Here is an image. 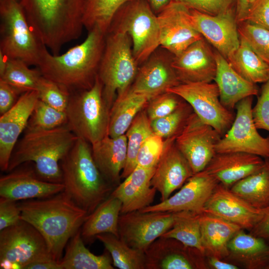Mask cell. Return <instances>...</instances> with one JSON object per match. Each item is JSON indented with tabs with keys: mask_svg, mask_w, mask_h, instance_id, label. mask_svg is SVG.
Segmentation results:
<instances>
[{
	"mask_svg": "<svg viewBox=\"0 0 269 269\" xmlns=\"http://www.w3.org/2000/svg\"><path fill=\"white\" fill-rule=\"evenodd\" d=\"M121 208V201L110 195L87 216L81 228L82 238L91 240L104 233L119 237L118 222Z\"/></svg>",
	"mask_w": 269,
	"mask_h": 269,
	"instance_id": "cell-31",
	"label": "cell"
},
{
	"mask_svg": "<svg viewBox=\"0 0 269 269\" xmlns=\"http://www.w3.org/2000/svg\"><path fill=\"white\" fill-rule=\"evenodd\" d=\"M177 212L135 211L120 214L119 238L130 247L144 253L155 240L173 226Z\"/></svg>",
	"mask_w": 269,
	"mask_h": 269,
	"instance_id": "cell-13",
	"label": "cell"
},
{
	"mask_svg": "<svg viewBox=\"0 0 269 269\" xmlns=\"http://www.w3.org/2000/svg\"><path fill=\"white\" fill-rule=\"evenodd\" d=\"M171 66L180 83L212 82L217 71L215 52L203 38L174 56Z\"/></svg>",
	"mask_w": 269,
	"mask_h": 269,
	"instance_id": "cell-22",
	"label": "cell"
},
{
	"mask_svg": "<svg viewBox=\"0 0 269 269\" xmlns=\"http://www.w3.org/2000/svg\"><path fill=\"white\" fill-rule=\"evenodd\" d=\"M132 0H87L83 15L84 27L88 31L97 27L105 34L118 10Z\"/></svg>",
	"mask_w": 269,
	"mask_h": 269,
	"instance_id": "cell-39",
	"label": "cell"
},
{
	"mask_svg": "<svg viewBox=\"0 0 269 269\" xmlns=\"http://www.w3.org/2000/svg\"><path fill=\"white\" fill-rule=\"evenodd\" d=\"M155 168L137 165L113 190L110 195L122 203L121 214L140 211L151 205L156 191L151 184Z\"/></svg>",
	"mask_w": 269,
	"mask_h": 269,
	"instance_id": "cell-25",
	"label": "cell"
},
{
	"mask_svg": "<svg viewBox=\"0 0 269 269\" xmlns=\"http://www.w3.org/2000/svg\"><path fill=\"white\" fill-rule=\"evenodd\" d=\"M238 49L227 60L233 69L247 81L254 84L265 83L269 79V65L240 37Z\"/></svg>",
	"mask_w": 269,
	"mask_h": 269,
	"instance_id": "cell-35",
	"label": "cell"
},
{
	"mask_svg": "<svg viewBox=\"0 0 269 269\" xmlns=\"http://www.w3.org/2000/svg\"><path fill=\"white\" fill-rule=\"evenodd\" d=\"M8 58L0 51V77L3 75L7 67Z\"/></svg>",
	"mask_w": 269,
	"mask_h": 269,
	"instance_id": "cell-57",
	"label": "cell"
},
{
	"mask_svg": "<svg viewBox=\"0 0 269 269\" xmlns=\"http://www.w3.org/2000/svg\"><path fill=\"white\" fill-rule=\"evenodd\" d=\"M33 31L58 55L66 43L78 39L84 27L87 0H17Z\"/></svg>",
	"mask_w": 269,
	"mask_h": 269,
	"instance_id": "cell-3",
	"label": "cell"
},
{
	"mask_svg": "<svg viewBox=\"0 0 269 269\" xmlns=\"http://www.w3.org/2000/svg\"><path fill=\"white\" fill-rule=\"evenodd\" d=\"M194 249L175 239L160 237L144 252L145 269H195Z\"/></svg>",
	"mask_w": 269,
	"mask_h": 269,
	"instance_id": "cell-26",
	"label": "cell"
},
{
	"mask_svg": "<svg viewBox=\"0 0 269 269\" xmlns=\"http://www.w3.org/2000/svg\"><path fill=\"white\" fill-rule=\"evenodd\" d=\"M153 133L146 111H141L125 134L127 138V159L121 177L126 178L136 167L139 149L145 140Z\"/></svg>",
	"mask_w": 269,
	"mask_h": 269,
	"instance_id": "cell-38",
	"label": "cell"
},
{
	"mask_svg": "<svg viewBox=\"0 0 269 269\" xmlns=\"http://www.w3.org/2000/svg\"><path fill=\"white\" fill-rule=\"evenodd\" d=\"M199 221L205 253L220 259L229 256L228 243L242 228L221 218L205 213L199 215Z\"/></svg>",
	"mask_w": 269,
	"mask_h": 269,
	"instance_id": "cell-29",
	"label": "cell"
},
{
	"mask_svg": "<svg viewBox=\"0 0 269 269\" xmlns=\"http://www.w3.org/2000/svg\"><path fill=\"white\" fill-rule=\"evenodd\" d=\"M230 190L253 207H269V157L264 158L262 167L234 184Z\"/></svg>",
	"mask_w": 269,
	"mask_h": 269,
	"instance_id": "cell-34",
	"label": "cell"
},
{
	"mask_svg": "<svg viewBox=\"0 0 269 269\" xmlns=\"http://www.w3.org/2000/svg\"><path fill=\"white\" fill-rule=\"evenodd\" d=\"M181 98L166 92L151 99L147 104L146 113L150 121L167 116L180 105Z\"/></svg>",
	"mask_w": 269,
	"mask_h": 269,
	"instance_id": "cell-46",
	"label": "cell"
},
{
	"mask_svg": "<svg viewBox=\"0 0 269 269\" xmlns=\"http://www.w3.org/2000/svg\"><path fill=\"white\" fill-rule=\"evenodd\" d=\"M0 51L8 59L38 66L47 48L17 0H0Z\"/></svg>",
	"mask_w": 269,
	"mask_h": 269,
	"instance_id": "cell-7",
	"label": "cell"
},
{
	"mask_svg": "<svg viewBox=\"0 0 269 269\" xmlns=\"http://www.w3.org/2000/svg\"><path fill=\"white\" fill-rule=\"evenodd\" d=\"M175 137L166 139L163 153L151 180V185L160 194L161 201L168 199L194 175L187 160L175 144Z\"/></svg>",
	"mask_w": 269,
	"mask_h": 269,
	"instance_id": "cell-23",
	"label": "cell"
},
{
	"mask_svg": "<svg viewBox=\"0 0 269 269\" xmlns=\"http://www.w3.org/2000/svg\"><path fill=\"white\" fill-rule=\"evenodd\" d=\"M166 139L153 133L141 146L137 156V165L151 168H155L165 148Z\"/></svg>",
	"mask_w": 269,
	"mask_h": 269,
	"instance_id": "cell-45",
	"label": "cell"
},
{
	"mask_svg": "<svg viewBox=\"0 0 269 269\" xmlns=\"http://www.w3.org/2000/svg\"><path fill=\"white\" fill-rule=\"evenodd\" d=\"M25 269H61L59 262L55 261H41L28 265Z\"/></svg>",
	"mask_w": 269,
	"mask_h": 269,
	"instance_id": "cell-54",
	"label": "cell"
},
{
	"mask_svg": "<svg viewBox=\"0 0 269 269\" xmlns=\"http://www.w3.org/2000/svg\"><path fill=\"white\" fill-rule=\"evenodd\" d=\"M253 97L244 98L236 105L234 122L219 141L216 152H243L264 158L269 157V136H261L254 122Z\"/></svg>",
	"mask_w": 269,
	"mask_h": 269,
	"instance_id": "cell-12",
	"label": "cell"
},
{
	"mask_svg": "<svg viewBox=\"0 0 269 269\" xmlns=\"http://www.w3.org/2000/svg\"><path fill=\"white\" fill-rule=\"evenodd\" d=\"M254 0H236L235 15L237 23L245 20L250 5Z\"/></svg>",
	"mask_w": 269,
	"mask_h": 269,
	"instance_id": "cell-52",
	"label": "cell"
},
{
	"mask_svg": "<svg viewBox=\"0 0 269 269\" xmlns=\"http://www.w3.org/2000/svg\"><path fill=\"white\" fill-rule=\"evenodd\" d=\"M229 256L247 269H267L269 264V246L265 239L246 233L243 229L228 243Z\"/></svg>",
	"mask_w": 269,
	"mask_h": 269,
	"instance_id": "cell-30",
	"label": "cell"
},
{
	"mask_svg": "<svg viewBox=\"0 0 269 269\" xmlns=\"http://www.w3.org/2000/svg\"><path fill=\"white\" fill-rule=\"evenodd\" d=\"M193 111L188 103L182 102L170 114L150 121L153 133L164 139L176 137L183 129Z\"/></svg>",
	"mask_w": 269,
	"mask_h": 269,
	"instance_id": "cell-41",
	"label": "cell"
},
{
	"mask_svg": "<svg viewBox=\"0 0 269 269\" xmlns=\"http://www.w3.org/2000/svg\"><path fill=\"white\" fill-rule=\"evenodd\" d=\"M209 265L215 269H238L235 265L221 261V259L213 256H210L208 259Z\"/></svg>",
	"mask_w": 269,
	"mask_h": 269,
	"instance_id": "cell-55",
	"label": "cell"
},
{
	"mask_svg": "<svg viewBox=\"0 0 269 269\" xmlns=\"http://www.w3.org/2000/svg\"><path fill=\"white\" fill-rule=\"evenodd\" d=\"M138 65L130 36L124 32L108 31L98 75L103 87L104 100L110 110L115 100L129 90Z\"/></svg>",
	"mask_w": 269,
	"mask_h": 269,
	"instance_id": "cell-6",
	"label": "cell"
},
{
	"mask_svg": "<svg viewBox=\"0 0 269 269\" xmlns=\"http://www.w3.org/2000/svg\"><path fill=\"white\" fill-rule=\"evenodd\" d=\"M264 163L262 157L253 154L216 152L202 172L230 188L237 182L258 171Z\"/></svg>",
	"mask_w": 269,
	"mask_h": 269,
	"instance_id": "cell-24",
	"label": "cell"
},
{
	"mask_svg": "<svg viewBox=\"0 0 269 269\" xmlns=\"http://www.w3.org/2000/svg\"><path fill=\"white\" fill-rule=\"evenodd\" d=\"M17 204L21 220L38 230L52 257L58 262L67 243L88 215L64 191L47 198L23 200Z\"/></svg>",
	"mask_w": 269,
	"mask_h": 269,
	"instance_id": "cell-1",
	"label": "cell"
},
{
	"mask_svg": "<svg viewBox=\"0 0 269 269\" xmlns=\"http://www.w3.org/2000/svg\"><path fill=\"white\" fill-rule=\"evenodd\" d=\"M39 99L37 91L23 93L15 105L0 117V168L6 172L18 138L25 130Z\"/></svg>",
	"mask_w": 269,
	"mask_h": 269,
	"instance_id": "cell-20",
	"label": "cell"
},
{
	"mask_svg": "<svg viewBox=\"0 0 269 269\" xmlns=\"http://www.w3.org/2000/svg\"><path fill=\"white\" fill-rule=\"evenodd\" d=\"M60 167L63 191L88 215L113 191L95 162L91 146L83 138L78 137Z\"/></svg>",
	"mask_w": 269,
	"mask_h": 269,
	"instance_id": "cell-5",
	"label": "cell"
},
{
	"mask_svg": "<svg viewBox=\"0 0 269 269\" xmlns=\"http://www.w3.org/2000/svg\"><path fill=\"white\" fill-rule=\"evenodd\" d=\"M62 183L43 180L35 168H19L0 178V198L15 201L44 198L63 191Z\"/></svg>",
	"mask_w": 269,
	"mask_h": 269,
	"instance_id": "cell-21",
	"label": "cell"
},
{
	"mask_svg": "<svg viewBox=\"0 0 269 269\" xmlns=\"http://www.w3.org/2000/svg\"><path fill=\"white\" fill-rule=\"evenodd\" d=\"M25 131L13 149L6 172L32 162L40 178L50 182L62 183L60 161L78 137L67 124L50 130Z\"/></svg>",
	"mask_w": 269,
	"mask_h": 269,
	"instance_id": "cell-4",
	"label": "cell"
},
{
	"mask_svg": "<svg viewBox=\"0 0 269 269\" xmlns=\"http://www.w3.org/2000/svg\"><path fill=\"white\" fill-rule=\"evenodd\" d=\"M267 269H269V265L268 266Z\"/></svg>",
	"mask_w": 269,
	"mask_h": 269,
	"instance_id": "cell-58",
	"label": "cell"
},
{
	"mask_svg": "<svg viewBox=\"0 0 269 269\" xmlns=\"http://www.w3.org/2000/svg\"><path fill=\"white\" fill-rule=\"evenodd\" d=\"M59 261L61 269H114L108 252L101 255L91 253L85 246L81 229L70 239Z\"/></svg>",
	"mask_w": 269,
	"mask_h": 269,
	"instance_id": "cell-32",
	"label": "cell"
},
{
	"mask_svg": "<svg viewBox=\"0 0 269 269\" xmlns=\"http://www.w3.org/2000/svg\"><path fill=\"white\" fill-rule=\"evenodd\" d=\"M190 9L194 28L227 60L240 43L235 13L231 9L214 15Z\"/></svg>",
	"mask_w": 269,
	"mask_h": 269,
	"instance_id": "cell-18",
	"label": "cell"
},
{
	"mask_svg": "<svg viewBox=\"0 0 269 269\" xmlns=\"http://www.w3.org/2000/svg\"><path fill=\"white\" fill-rule=\"evenodd\" d=\"M251 234L263 238L269 239V215L258 224L252 230Z\"/></svg>",
	"mask_w": 269,
	"mask_h": 269,
	"instance_id": "cell-53",
	"label": "cell"
},
{
	"mask_svg": "<svg viewBox=\"0 0 269 269\" xmlns=\"http://www.w3.org/2000/svg\"><path fill=\"white\" fill-rule=\"evenodd\" d=\"M221 137L218 132L203 122L193 112L176 136L175 143L195 174L203 171L210 162Z\"/></svg>",
	"mask_w": 269,
	"mask_h": 269,
	"instance_id": "cell-14",
	"label": "cell"
},
{
	"mask_svg": "<svg viewBox=\"0 0 269 269\" xmlns=\"http://www.w3.org/2000/svg\"><path fill=\"white\" fill-rule=\"evenodd\" d=\"M215 54L217 71L214 81L218 87L220 100L224 107L232 111L243 99L258 95L259 89L256 84L241 77L217 51Z\"/></svg>",
	"mask_w": 269,
	"mask_h": 269,
	"instance_id": "cell-27",
	"label": "cell"
},
{
	"mask_svg": "<svg viewBox=\"0 0 269 269\" xmlns=\"http://www.w3.org/2000/svg\"><path fill=\"white\" fill-rule=\"evenodd\" d=\"M149 101L144 95L130 91L116 100L110 110L108 135L115 137L125 134L134 118Z\"/></svg>",
	"mask_w": 269,
	"mask_h": 269,
	"instance_id": "cell-33",
	"label": "cell"
},
{
	"mask_svg": "<svg viewBox=\"0 0 269 269\" xmlns=\"http://www.w3.org/2000/svg\"><path fill=\"white\" fill-rule=\"evenodd\" d=\"M109 253L115 267L120 269H145L144 253L134 249L115 235L104 233L95 237Z\"/></svg>",
	"mask_w": 269,
	"mask_h": 269,
	"instance_id": "cell-36",
	"label": "cell"
},
{
	"mask_svg": "<svg viewBox=\"0 0 269 269\" xmlns=\"http://www.w3.org/2000/svg\"><path fill=\"white\" fill-rule=\"evenodd\" d=\"M51 260H55L44 239L27 222L21 220L0 231V269H25L32 263Z\"/></svg>",
	"mask_w": 269,
	"mask_h": 269,
	"instance_id": "cell-10",
	"label": "cell"
},
{
	"mask_svg": "<svg viewBox=\"0 0 269 269\" xmlns=\"http://www.w3.org/2000/svg\"><path fill=\"white\" fill-rule=\"evenodd\" d=\"M204 213L221 218L243 229L252 230L269 215V207L255 208L219 183L207 202Z\"/></svg>",
	"mask_w": 269,
	"mask_h": 269,
	"instance_id": "cell-16",
	"label": "cell"
},
{
	"mask_svg": "<svg viewBox=\"0 0 269 269\" xmlns=\"http://www.w3.org/2000/svg\"><path fill=\"white\" fill-rule=\"evenodd\" d=\"M245 21L269 30V0H254L250 5Z\"/></svg>",
	"mask_w": 269,
	"mask_h": 269,
	"instance_id": "cell-49",
	"label": "cell"
},
{
	"mask_svg": "<svg viewBox=\"0 0 269 269\" xmlns=\"http://www.w3.org/2000/svg\"><path fill=\"white\" fill-rule=\"evenodd\" d=\"M103 89L98 75L90 88L70 93L65 111L69 129L91 145L108 134L110 109L104 100Z\"/></svg>",
	"mask_w": 269,
	"mask_h": 269,
	"instance_id": "cell-8",
	"label": "cell"
},
{
	"mask_svg": "<svg viewBox=\"0 0 269 269\" xmlns=\"http://www.w3.org/2000/svg\"><path fill=\"white\" fill-rule=\"evenodd\" d=\"M16 201L0 198V231L21 221Z\"/></svg>",
	"mask_w": 269,
	"mask_h": 269,
	"instance_id": "cell-50",
	"label": "cell"
},
{
	"mask_svg": "<svg viewBox=\"0 0 269 269\" xmlns=\"http://www.w3.org/2000/svg\"><path fill=\"white\" fill-rule=\"evenodd\" d=\"M23 94L21 91L0 79V114L10 109Z\"/></svg>",
	"mask_w": 269,
	"mask_h": 269,
	"instance_id": "cell-51",
	"label": "cell"
},
{
	"mask_svg": "<svg viewBox=\"0 0 269 269\" xmlns=\"http://www.w3.org/2000/svg\"><path fill=\"white\" fill-rule=\"evenodd\" d=\"M91 147L95 162L103 176L111 184L117 182L127 159L126 134L115 137L107 134Z\"/></svg>",
	"mask_w": 269,
	"mask_h": 269,
	"instance_id": "cell-28",
	"label": "cell"
},
{
	"mask_svg": "<svg viewBox=\"0 0 269 269\" xmlns=\"http://www.w3.org/2000/svg\"><path fill=\"white\" fill-rule=\"evenodd\" d=\"M219 182L200 172L193 175L172 196L160 203L149 205L139 211L191 212L204 213V207Z\"/></svg>",
	"mask_w": 269,
	"mask_h": 269,
	"instance_id": "cell-19",
	"label": "cell"
},
{
	"mask_svg": "<svg viewBox=\"0 0 269 269\" xmlns=\"http://www.w3.org/2000/svg\"><path fill=\"white\" fill-rule=\"evenodd\" d=\"M160 30V47L174 56L180 54L189 46L203 38L193 26L190 9L174 0L157 14Z\"/></svg>",
	"mask_w": 269,
	"mask_h": 269,
	"instance_id": "cell-15",
	"label": "cell"
},
{
	"mask_svg": "<svg viewBox=\"0 0 269 269\" xmlns=\"http://www.w3.org/2000/svg\"><path fill=\"white\" fill-rule=\"evenodd\" d=\"M238 30L240 37L269 65V30L247 21L238 23Z\"/></svg>",
	"mask_w": 269,
	"mask_h": 269,
	"instance_id": "cell-43",
	"label": "cell"
},
{
	"mask_svg": "<svg viewBox=\"0 0 269 269\" xmlns=\"http://www.w3.org/2000/svg\"><path fill=\"white\" fill-rule=\"evenodd\" d=\"M199 215L191 212H177L172 227L161 237L175 239L184 246L204 254L202 246Z\"/></svg>",
	"mask_w": 269,
	"mask_h": 269,
	"instance_id": "cell-37",
	"label": "cell"
},
{
	"mask_svg": "<svg viewBox=\"0 0 269 269\" xmlns=\"http://www.w3.org/2000/svg\"><path fill=\"white\" fill-rule=\"evenodd\" d=\"M66 124V112L57 110L38 99L25 130H50Z\"/></svg>",
	"mask_w": 269,
	"mask_h": 269,
	"instance_id": "cell-42",
	"label": "cell"
},
{
	"mask_svg": "<svg viewBox=\"0 0 269 269\" xmlns=\"http://www.w3.org/2000/svg\"><path fill=\"white\" fill-rule=\"evenodd\" d=\"M152 9L157 15L171 1V0H147Z\"/></svg>",
	"mask_w": 269,
	"mask_h": 269,
	"instance_id": "cell-56",
	"label": "cell"
},
{
	"mask_svg": "<svg viewBox=\"0 0 269 269\" xmlns=\"http://www.w3.org/2000/svg\"><path fill=\"white\" fill-rule=\"evenodd\" d=\"M108 31L124 32L130 36L138 64L160 47L157 15L147 0H132L124 4L116 13Z\"/></svg>",
	"mask_w": 269,
	"mask_h": 269,
	"instance_id": "cell-9",
	"label": "cell"
},
{
	"mask_svg": "<svg viewBox=\"0 0 269 269\" xmlns=\"http://www.w3.org/2000/svg\"><path fill=\"white\" fill-rule=\"evenodd\" d=\"M252 116L258 129L269 132V79L261 88L257 103L252 108Z\"/></svg>",
	"mask_w": 269,
	"mask_h": 269,
	"instance_id": "cell-48",
	"label": "cell"
},
{
	"mask_svg": "<svg viewBox=\"0 0 269 269\" xmlns=\"http://www.w3.org/2000/svg\"><path fill=\"white\" fill-rule=\"evenodd\" d=\"M173 56L163 48H158L138 68L128 91L144 95L150 100L179 84L171 66Z\"/></svg>",
	"mask_w": 269,
	"mask_h": 269,
	"instance_id": "cell-17",
	"label": "cell"
},
{
	"mask_svg": "<svg viewBox=\"0 0 269 269\" xmlns=\"http://www.w3.org/2000/svg\"><path fill=\"white\" fill-rule=\"evenodd\" d=\"M166 92L178 96L188 103L200 119L221 136L225 134L234 122L235 116L221 103L215 83H180Z\"/></svg>",
	"mask_w": 269,
	"mask_h": 269,
	"instance_id": "cell-11",
	"label": "cell"
},
{
	"mask_svg": "<svg viewBox=\"0 0 269 269\" xmlns=\"http://www.w3.org/2000/svg\"><path fill=\"white\" fill-rule=\"evenodd\" d=\"M88 32L82 43L61 55L51 54L46 48L37 66L43 77L70 93L90 88L98 76L106 34L97 27Z\"/></svg>",
	"mask_w": 269,
	"mask_h": 269,
	"instance_id": "cell-2",
	"label": "cell"
},
{
	"mask_svg": "<svg viewBox=\"0 0 269 269\" xmlns=\"http://www.w3.org/2000/svg\"><path fill=\"white\" fill-rule=\"evenodd\" d=\"M42 77L38 68L30 69L21 60L8 59L5 71L0 79L24 93L37 91Z\"/></svg>",
	"mask_w": 269,
	"mask_h": 269,
	"instance_id": "cell-40",
	"label": "cell"
},
{
	"mask_svg": "<svg viewBox=\"0 0 269 269\" xmlns=\"http://www.w3.org/2000/svg\"><path fill=\"white\" fill-rule=\"evenodd\" d=\"M37 91L39 100L57 110L66 111L70 93L65 88L42 76Z\"/></svg>",
	"mask_w": 269,
	"mask_h": 269,
	"instance_id": "cell-44",
	"label": "cell"
},
{
	"mask_svg": "<svg viewBox=\"0 0 269 269\" xmlns=\"http://www.w3.org/2000/svg\"><path fill=\"white\" fill-rule=\"evenodd\" d=\"M180 2L191 9L210 14L217 15L232 9L236 0H171Z\"/></svg>",
	"mask_w": 269,
	"mask_h": 269,
	"instance_id": "cell-47",
	"label": "cell"
}]
</instances>
